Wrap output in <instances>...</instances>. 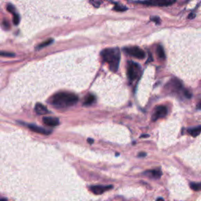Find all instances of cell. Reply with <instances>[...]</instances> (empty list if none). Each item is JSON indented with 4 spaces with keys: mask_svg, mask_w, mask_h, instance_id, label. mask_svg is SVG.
I'll list each match as a JSON object with an SVG mask.
<instances>
[{
    "mask_svg": "<svg viewBox=\"0 0 201 201\" xmlns=\"http://www.w3.org/2000/svg\"><path fill=\"white\" fill-rule=\"evenodd\" d=\"M79 98L77 95L69 92H59L51 98V104L57 108L71 106L77 103Z\"/></svg>",
    "mask_w": 201,
    "mask_h": 201,
    "instance_id": "1",
    "label": "cell"
},
{
    "mask_svg": "<svg viewBox=\"0 0 201 201\" xmlns=\"http://www.w3.org/2000/svg\"><path fill=\"white\" fill-rule=\"evenodd\" d=\"M104 62H106L109 66L110 70L116 72L119 68L120 61V51L119 48L105 49L101 53Z\"/></svg>",
    "mask_w": 201,
    "mask_h": 201,
    "instance_id": "2",
    "label": "cell"
},
{
    "mask_svg": "<svg viewBox=\"0 0 201 201\" xmlns=\"http://www.w3.org/2000/svg\"><path fill=\"white\" fill-rule=\"evenodd\" d=\"M141 68L137 63L133 62H130L128 63L127 66V76L130 80H136L140 75Z\"/></svg>",
    "mask_w": 201,
    "mask_h": 201,
    "instance_id": "3",
    "label": "cell"
},
{
    "mask_svg": "<svg viewBox=\"0 0 201 201\" xmlns=\"http://www.w3.org/2000/svg\"><path fill=\"white\" fill-rule=\"evenodd\" d=\"M124 50L127 54L134 57H135V58L143 59V58H145V52L143 51L141 49H140L139 47H126V48H124V50Z\"/></svg>",
    "mask_w": 201,
    "mask_h": 201,
    "instance_id": "4",
    "label": "cell"
},
{
    "mask_svg": "<svg viewBox=\"0 0 201 201\" xmlns=\"http://www.w3.org/2000/svg\"><path fill=\"white\" fill-rule=\"evenodd\" d=\"M167 114V108L165 106H158L155 110V112L153 116V121H156L157 120L160 118H163L166 116Z\"/></svg>",
    "mask_w": 201,
    "mask_h": 201,
    "instance_id": "5",
    "label": "cell"
},
{
    "mask_svg": "<svg viewBox=\"0 0 201 201\" xmlns=\"http://www.w3.org/2000/svg\"><path fill=\"white\" fill-rule=\"evenodd\" d=\"M112 185H93L90 187V190L95 195H101L105 192L112 189Z\"/></svg>",
    "mask_w": 201,
    "mask_h": 201,
    "instance_id": "6",
    "label": "cell"
},
{
    "mask_svg": "<svg viewBox=\"0 0 201 201\" xmlns=\"http://www.w3.org/2000/svg\"><path fill=\"white\" fill-rule=\"evenodd\" d=\"M175 2V0H148L145 1V4L153 6H159V7H166L173 4Z\"/></svg>",
    "mask_w": 201,
    "mask_h": 201,
    "instance_id": "7",
    "label": "cell"
},
{
    "mask_svg": "<svg viewBox=\"0 0 201 201\" xmlns=\"http://www.w3.org/2000/svg\"><path fill=\"white\" fill-rule=\"evenodd\" d=\"M28 126L31 130L35 132V133H39V134H41V135H48L51 134V130H47V129H44V128L41 127V126H36V125L28 124Z\"/></svg>",
    "mask_w": 201,
    "mask_h": 201,
    "instance_id": "8",
    "label": "cell"
},
{
    "mask_svg": "<svg viewBox=\"0 0 201 201\" xmlns=\"http://www.w3.org/2000/svg\"><path fill=\"white\" fill-rule=\"evenodd\" d=\"M43 122L44 124L50 126H56L59 124V120L54 117H44L43 119Z\"/></svg>",
    "mask_w": 201,
    "mask_h": 201,
    "instance_id": "9",
    "label": "cell"
},
{
    "mask_svg": "<svg viewBox=\"0 0 201 201\" xmlns=\"http://www.w3.org/2000/svg\"><path fill=\"white\" fill-rule=\"evenodd\" d=\"M35 111L39 115H46L49 112L47 107L44 106L43 105H42L40 103L36 104V105L35 107Z\"/></svg>",
    "mask_w": 201,
    "mask_h": 201,
    "instance_id": "10",
    "label": "cell"
},
{
    "mask_svg": "<svg viewBox=\"0 0 201 201\" xmlns=\"http://www.w3.org/2000/svg\"><path fill=\"white\" fill-rule=\"evenodd\" d=\"M168 85H170L174 90H181V88H182V85H181V82L178 80H177V79L171 80Z\"/></svg>",
    "mask_w": 201,
    "mask_h": 201,
    "instance_id": "11",
    "label": "cell"
},
{
    "mask_svg": "<svg viewBox=\"0 0 201 201\" xmlns=\"http://www.w3.org/2000/svg\"><path fill=\"white\" fill-rule=\"evenodd\" d=\"M145 174L149 175L150 177L153 178H160L162 175V171L160 169H155L152 170V171H146Z\"/></svg>",
    "mask_w": 201,
    "mask_h": 201,
    "instance_id": "12",
    "label": "cell"
},
{
    "mask_svg": "<svg viewBox=\"0 0 201 201\" xmlns=\"http://www.w3.org/2000/svg\"><path fill=\"white\" fill-rule=\"evenodd\" d=\"M96 101V98L95 96H94L93 94H88L84 100L83 105H90L92 104H94Z\"/></svg>",
    "mask_w": 201,
    "mask_h": 201,
    "instance_id": "13",
    "label": "cell"
},
{
    "mask_svg": "<svg viewBox=\"0 0 201 201\" xmlns=\"http://www.w3.org/2000/svg\"><path fill=\"white\" fill-rule=\"evenodd\" d=\"M188 133L193 137L198 136L201 133V126H196L194 128H190L188 130Z\"/></svg>",
    "mask_w": 201,
    "mask_h": 201,
    "instance_id": "14",
    "label": "cell"
},
{
    "mask_svg": "<svg viewBox=\"0 0 201 201\" xmlns=\"http://www.w3.org/2000/svg\"><path fill=\"white\" fill-rule=\"evenodd\" d=\"M157 54L160 59H163H163L166 58V55H165L164 50H163V48L161 47V46H159V47H157Z\"/></svg>",
    "mask_w": 201,
    "mask_h": 201,
    "instance_id": "15",
    "label": "cell"
},
{
    "mask_svg": "<svg viewBox=\"0 0 201 201\" xmlns=\"http://www.w3.org/2000/svg\"><path fill=\"white\" fill-rule=\"evenodd\" d=\"M190 188L194 191H201V182H191L190 184Z\"/></svg>",
    "mask_w": 201,
    "mask_h": 201,
    "instance_id": "16",
    "label": "cell"
},
{
    "mask_svg": "<svg viewBox=\"0 0 201 201\" xmlns=\"http://www.w3.org/2000/svg\"><path fill=\"white\" fill-rule=\"evenodd\" d=\"M53 39L47 40V41L43 42V43L39 44V45L38 46V47H37V49H42V48H43V47H47V46H49L50 44H51L52 43H53Z\"/></svg>",
    "mask_w": 201,
    "mask_h": 201,
    "instance_id": "17",
    "label": "cell"
},
{
    "mask_svg": "<svg viewBox=\"0 0 201 201\" xmlns=\"http://www.w3.org/2000/svg\"><path fill=\"white\" fill-rule=\"evenodd\" d=\"M103 1L104 0H90V2L94 6V7L98 8V7H99L100 6L102 5Z\"/></svg>",
    "mask_w": 201,
    "mask_h": 201,
    "instance_id": "18",
    "label": "cell"
},
{
    "mask_svg": "<svg viewBox=\"0 0 201 201\" xmlns=\"http://www.w3.org/2000/svg\"><path fill=\"white\" fill-rule=\"evenodd\" d=\"M13 24H14L15 25H17L19 24V22H20V17H19V15L17 13L13 14Z\"/></svg>",
    "mask_w": 201,
    "mask_h": 201,
    "instance_id": "19",
    "label": "cell"
},
{
    "mask_svg": "<svg viewBox=\"0 0 201 201\" xmlns=\"http://www.w3.org/2000/svg\"><path fill=\"white\" fill-rule=\"evenodd\" d=\"M0 56L8 57H13L15 56V54H14L13 53H9V52H5V51H0Z\"/></svg>",
    "mask_w": 201,
    "mask_h": 201,
    "instance_id": "20",
    "label": "cell"
},
{
    "mask_svg": "<svg viewBox=\"0 0 201 201\" xmlns=\"http://www.w3.org/2000/svg\"><path fill=\"white\" fill-rule=\"evenodd\" d=\"M127 10L126 7L121 5H119V4H117V5L114 7V10H116V11H125V10Z\"/></svg>",
    "mask_w": 201,
    "mask_h": 201,
    "instance_id": "21",
    "label": "cell"
},
{
    "mask_svg": "<svg viewBox=\"0 0 201 201\" xmlns=\"http://www.w3.org/2000/svg\"><path fill=\"white\" fill-rule=\"evenodd\" d=\"M7 10H8L9 12H10V13H12L13 14H14V13H16V9L15 7H13V5H11V4H9L8 6H7Z\"/></svg>",
    "mask_w": 201,
    "mask_h": 201,
    "instance_id": "22",
    "label": "cell"
},
{
    "mask_svg": "<svg viewBox=\"0 0 201 201\" xmlns=\"http://www.w3.org/2000/svg\"><path fill=\"white\" fill-rule=\"evenodd\" d=\"M2 25H3V27L5 29H10V23L8 22V21L4 20L3 22H2Z\"/></svg>",
    "mask_w": 201,
    "mask_h": 201,
    "instance_id": "23",
    "label": "cell"
},
{
    "mask_svg": "<svg viewBox=\"0 0 201 201\" xmlns=\"http://www.w3.org/2000/svg\"><path fill=\"white\" fill-rule=\"evenodd\" d=\"M151 20L153 21L156 22V24H160V21H160V19L159 18V17H151Z\"/></svg>",
    "mask_w": 201,
    "mask_h": 201,
    "instance_id": "24",
    "label": "cell"
},
{
    "mask_svg": "<svg viewBox=\"0 0 201 201\" xmlns=\"http://www.w3.org/2000/svg\"><path fill=\"white\" fill-rule=\"evenodd\" d=\"M146 156V153H140L138 154V157H145Z\"/></svg>",
    "mask_w": 201,
    "mask_h": 201,
    "instance_id": "25",
    "label": "cell"
},
{
    "mask_svg": "<svg viewBox=\"0 0 201 201\" xmlns=\"http://www.w3.org/2000/svg\"><path fill=\"white\" fill-rule=\"evenodd\" d=\"M87 141H88L89 144H90V145H91L92 143L94 142V140L91 139V138H88V139H87Z\"/></svg>",
    "mask_w": 201,
    "mask_h": 201,
    "instance_id": "26",
    "label": "cell"
},
{
    "mask_svg": "<svg viewBox=\"0 0 201 201\" xmlns=\"http://www.w3.org/2000/svg\"><path fill=\"white\" fill-rule=\"evenodd\" d=\"M0 201H7V199L5 198H0Z\"/></svg>",
    "mask_w": 201,
    "mask_h": 201,
    "instance_id": "27",
    "label": "cell"
},
{
    "mask_svg": "<svg viewBox=\"0 0 201 201\" xmlns=\"http://www.w3.org/2000/svg\"><path fill=\"white\" fill-rule=\"evenodd\" d=\"M141 138H147V137H148V135H141Z\"/></svg>",
    "mask_w": 201,
    "mask_h": 201,
    "instance_id": "28",
    "label": "cell"
},
{
    "mask_svg": "<svg viewBox=\"0 0 201 201\" xmlns=\"http://www.w3.org/2000/svg\"><path fill=\"white\" fill-rule=\"evenodd\" d=\"M198 108H199V109H201V102L199 103V106H198Z\"/></svg>",
    "mask_w": 201,
    "mask_h": 201,
    "instance_id": "29",
    "label": "cell"
}]
</instances>
